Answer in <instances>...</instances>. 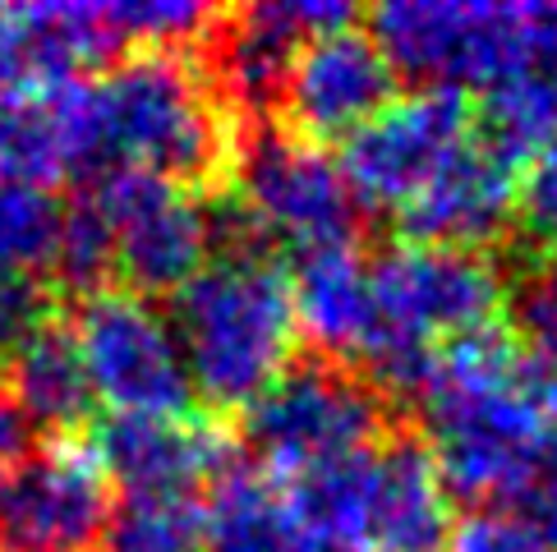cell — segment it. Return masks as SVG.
<instances>
[{"label":"cell","mask_w":557,"mask_h":552,"mask_svg":"<svg viewBox=\"0 0 557 552\" xmlns=\"http://www.w3.org/2000/svg\"><path fill=\"white\" fill-rule=\"evenodd\" d=\"M525 520L534 525V535L544 539V548L557 552V475L530 492V516Z\"/></svg>","instance_id":"f1b7e54d"},{"label":"cell","mask_w":557,"mask_h":552,"mask_svg":"<svg viewBox=\"0 0 557 552\" xmlns=\"http://www.w3.org/2000/svg\"><path fill=\"white\" fill-rule=\"evenodd\" d=\"M392 432V401L360 368L323 354L295 360L263 397L245 410V442L276 475L369 451Z\"/></svg>","instance_id":"277c9868"},{"label":"cell","mask_w":557,"mask_h":552,"mask_svg":"<svg viewBox=\"0 0 557 552\" xmlns=\"http://www.w3.org/2000/svg\"><path fill=\"white\" fill-rule=\"evenodd\" d=\"M65 203L42 185L5 180L0 175V272L33 276L55 263Z\"/></svg>","instance_id":"7402d4cb"},{"label":"cell","mask_w":557,"mask_h":552,"mask_svg":"<svg viewBox=\"0 0 557 552\" xmlns=\"http://www.w3.org/2000/svg\"><path fill=\"white\" fill-rule=\"evenodd\" d=\"M74 337L97 401L111 414H185L194 382L171 318L134 290H92L78 304Z\"/></svg>","instance_id":"52a82bcc"},{"label":"cell","mask_w":557,"mask_h":552,"mask_svg":"<svg viewBox=\"0 0 557 552\" xmlns=\"http://www.w3.org/2000/svg\"><path fill=\"white\" fill-rule=\"evenodd\" d=\"M51 318V290L37 276L0 272V360H14L33 331Z\"/></svg>","instance_id":"484cf974"},{"label":"cell","mask_w":557,"mask_h":552,"mask_svg":"<svg viewBox=\"0 0 557 552\" xmlns=\"http://www.w3.org/2000/svg\"><path fill=\"white\" fill-rule=\"evenodd\" d=\"M373 300L377 327L406 331L429 346H451L493 327L503 309V272L488 253L447 249V244H392L377 253Z\"/></svg>","instance_id":"30bf717a"},{"label":"cell","mask_w":557,"mask_h":552,"mask_svg":"<svg viewBox=\"0 0 557 552\" xmlns=\"http://www.w3.org/2000/svg\"><path fill=\"white\" fill-rule=\"evenodd\" d=\"M355 24V5L342 0H263L216 18L208 37V78L216 97L240 115H268L282 106L286 78L300 47L318 33Z\"/></svg>","instance_id":"8fae6325"},{"label":"cell","mask_w":557,"mask_h":552,"mask_svg":"<svg viewBox=\"0 0 557 552\" xmlns=\"http://www.w3.org/2000/svg\"><path fill=\"white\" fill-rule=\"evenodd\" d=\"M451 492L429 442L392 428L369 456L364 552H451Z\"/></svg>","instance_id":"2e32d148"},{"label":"cell","mask_w":557,"mask_h":552,"mask_svg":"<svg viewBox=\"0 0 557 552\" xmlns=\"http://www.w3.org/2000/svg\"><path fill=\"white\" fill-rule=\"evenodd\" d=\"M424 424L447 492L461 502L530 498L544 479V442L557 428V364L503 327L443 346L424 391Z\"/></svg>","instance_id":"7a4b0ae2"},{"label":"cell","mask_w":557,"mask_h":552,"mask_svg":"<svg viewBox=\"0 0 557 552\" xmlns=\"http://www.w3.org/2000/svg\"><path fill=\"white\" fill-rule=\"evenodd\" d=\"M33 432H37L33 419L24 414V405H18L10 378L0 373V469L33 456Z\"/></svg>","instance_id":"83f0119b"},{"label":"cell","mask_w":557,"mask_h":552,"mask_svg":"<svg viewBox=\"0 0 557 552\" xmlns=\"http://www.w3.org/2000/svg\"><path fill=\"white\" fill-rule=\"evenodd\" d=\"M208 511L189 492H129L97 535V552H203Z\"/></svg>","instance_id":"ffe728a7"},{"label":"cell","mask_w":557,"mask_h":552,"mask_svg":"<svg viewBox=\"0 0 557 552\" xmlns=\"http://www.w3.org/2000/svg\"><path fill=\"white\" fill-rule=\"evenodd\" d=\"M295 323L313 341L323 360H360L377 331L373 272L355 253V244L309 249L290 272Z\"/></svg>","instance_id":"e0dca14e"},{"label":"cell","mask_w":557,"mask_h":552,"mask_svg":"<svg viewBox=\"0 0 557 552\" xmlns=\"http://www.w3.org/2000/svg\"><path fill=\"white\" fill-rule=\"evenodd\" d=\"M171 327L194 391L216 410H249L300 341L290 276L276 263H208L175 294Z\"/></svg>","instance_id":"3957f363"},{"label":"cell","mask_w":557,"mask_h":552,"mask_svg":"<svg viewBox=\"0 0 557 552\" xmlns=\"http://www.w3.org/2000/svg\"><path fill=\"white\" fill-rule=\"evenodd\" d=\"M88 456L125 492H189L235 469V447L194 414H107L88 432Z\"/></svg>","instance_id":"5bb4252c"},{"label":"cell","mask_w":557,"mask_h":552,"mask_svg":"<svg viewBox=\"0 0 557 552\" xmlns=\"http://www.w3.org/2000/svg\"><path fill=\"white\" fill-rule=\"evenodd\" d=\"M65 143V175L102 180L152 171L171 185H222L235 162L231 106L185 51H129L107 74L51 92Z\"/></svg>","instance_id":"6da1fadb"},{"label":"cell","mask_w":557,"mask_h":552,"mask_svg":"<svg viewBox=\"0 0 557 552\" xmlns=\"http://www.w3.org/2000/svg\"><path fill=\"white\" fill-rule=\"evenodd\" d=\"M88 193L107 212L115 235V272L134 294L162 300L181 294L208 267V208L189 189L152 171H111L92 180Z\"/></svg>","instance_id":"ba28073f"},{"label":"cell","mask_w":557,"mask_h":552,"mask_svg":"<svg viewBox=\"0 0 557 552\" xmlns=\"http://www.w3.org/2000/svg\"><path fill=\"white\" fill-rule=\"evenodd\" d=\"M516 222L534 249H544V259H557V138L544 143V152L521 175Z\"/></svg>","instance_id":"d4e9b609"},{"label":"cell","mask_w":557,"mask_h":552,"mask_svg":"<svg viewBox=\"0 0 557 552\" xmlns=\"http://www.w3.org/2000/svg\"><path fill=\"white\" fill-rule=\"evenodd\" d=\"M521 175L511 156L488 148L480 134L433 175V185L401 212V240L406 244H447L474 249L503 240L516 222V199H521Z\"/></svg>","instance_id":"9a60e30c"},{"label":"cell","mask_w":557,"mask_h":552,"mask_svg":"<svg viewBox=\"0 0 557 552\" xmlns=\"http://www.w3.org/2000/svg\"><path fill=\"white\" fill-rule=\"evenodd\" d=\"M203 511L208 552H323L305 516L295 511L290 492L253 469H226Z\"/></svg>","instance_id":"ac0fdd59"},{"label":"cell","mask_w":557,"mask_h":552,"mask_svg":"<svg viewBox=\"0 0 557 552\" xmlns=\"http://www.w3.org/2000/svg\"><path fill=\"white\" fill-rule=\"evenodd\" d=\"M451 552H548L525 516L507 511H480L451 535Z\"/></svg>","instance_id":"4316f807"},{"label":"cell","mask_w":557,"mask_h":552,"mask_svg":"<svg viewBox=\"0 0 557 552\" xmlns=\"http://www.w3.org/2000/svg\"><path fill=\"white\" fill-rule=\"evenodd\" d=\"M530 5V0H525ZM525 5L488 0H392L369 14V33L396 74L424 88H497L521 65Z\"/></svg>","instance_id":"8992f818"},{"label":"cell","mask_w":557,"mask_h":552,"mask_svg":"<svg viewBox=\"0 0 557 552\" xmlns=\"http://www.w3.org/2000/svg\"><path fill=\"white\" fill-rule=\"evenodd\" d=\"M474 134V102L461 88H420L346 138L342 171L360 208L401 212L433 185Z\"/></svg>","instance_id":"9c48e42d"},{"label":"cell","mask_w":557,"mask_h":552,"mask_svg":"<svg viewBox=\"0 0 557 552\" xmlns=\"http://www.w3.org/2000/svg\"><path fill=\"white\" fill-rule=\"evenodd\" d=\"M396 84H401V74H396L373 33L355 24L318 33L300 47L286 78L282 92L286 129L309 138V143L350 138L377 111L396 102Z\"/></svg>","instance_id":"4fadbf2b"},{"label":"cell","mask_w":557,"mask_h":552,"mask_svg":"<svg viewBox=\"0 0 557 552\" xmlns=\"http://www.w3.org/2000/svg\"><path fill=\"white\" fill-rule=\"evenodd\" d=\"M0 175L42 189L65 175V143L51 92H14L0 106Z\"/></svg>","instance_id":"44dd1931"},{"label":"cell","mask_w":557,"mask_h":552,"mask_svg":"<svg viewBox=\"0 0 557 552\" xmlns=\"http://www.w3.org/2000/svg\"><path fill=\"white\" fill-rule=\"evenodd\" d=\"M111 516V484L74 447L0 469V552H88Z\"/></svg>","instance_id":"7c38bea8"},{"label":"cell","mask_w":557,"mask_h":552,"mask_svg":"<svg viewBox=\"0 0 557 552\" xmlns=\"http://www.w3.org/2000/svg\"><path fill=\"white\" fill-rule=\"evenodd\" d=\"M55 276L74 294L107 290V276L115 272V235L107 212L97 208V199L84 189L74 203H65L61 222V244H55Z\"/></svg>","instance_id":"603a6c76"},{"label":"cell","mask_w":557,"mask_h":552,"mask_svg":"<svg viewBox=\"0 0 557 552\" xmlns=\"http://www.w3.org/2000/svg\"><path fill=\"white\" fill-rule=\"evenodd\" d=\"M231 199L272 235V244H295L300 253L350 244L364 212L342 162L323 143L263 121L235 138Z\"/></svg>","instance_id":"5b68a950"},{"label":"cell","mask_w":557,"mask_h":552,"mask_svg":"<svg viewBox=\"0 0 557 552\" xmlns=\"http://www.w3.org/2000/svg\"><path fill=\"white\" fill-rule=\"evenodd\" d=\"M511 323L530 354L557 364V259L530 263L511 281Z\"/></svg>","instance_id":"cb8c5ba5"},{"label":"cell","mask_w":557,"mask_h":552,"mask_svg":"<svg viewBox=\"0 0 557 552\" xmlns=\"http://www.w3.org/2000/svg\"><path fill=\"white\" fill-rule=\"evenodd\" d=\"M10 387L33 428H51V432H70L78 424L92 419L97 391L88 378L84 350H78L74 327L51 318L24 341V350L10 360Z\"/></svg>","instance_id":"d6986e66"}]
</instances>
